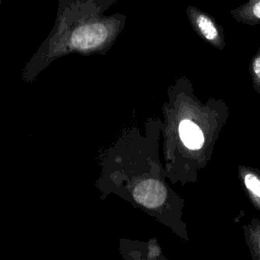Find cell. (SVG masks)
<instances>
[{
    "instance_id": "52a82bcc",
    "label": "cell",
    "mask_w": 260,
    "mask_h": 260,
    "mask_svg": "<svg viewBox=\"0 0 260 260\" xmlns=\"http://www.w3.org/2000/svg\"><path fill=\"white\" fill-rule=\"evenodd\" d=\"M1 3H2V0H0V5H1Z\"/></svg>"
},
{
    "instance_id": "3957f363",
    "label": "cell",
    "mask_w": 260,
    "mask_h": 260,
    "mask_svg": "<svg viewBox=\"0 0 260 260\" xmlns=\"http://www.w3.org/2000/svg\"><path fill=\"white\" fill-rule=\"evenodd\" d=\"M179 136L182 143L189 149H199L204 143V136L197 124L191 120H183L180 122Z\"/></svg>"
},
{
    "instance_id": "277c9868",
    "label": "cell",
    "mask_w": 260,
    "mask_h": 260,
    "mask_svg": "<svg viewBox=\"0 0 260 260\" xmlns=\"http://www.w3.org/2000/svg\"><path fill=\"white\" fill-rule=\"evenodd\" d=\"M237 14L245 19L260 21V0H248L239 7Z\"/></svg>"
},
{
    "instance_id": "5b68a950",
    "label": "cell",
    "mask_w": 260,
    "mask_h": 260,
    "mask_svg": "<svg viewBox=\"0 0 260 260\" xmlns=\"http://www.w3.org/2000/svg\"><path fill=\"white\" fill-rule=\"evenodd\" d=\"M244 182L247 189L256 197L260 198V179L254 174L248 173L244 177Z\"/></svg>"
},
{
    "instance_id": "7a4b0ae2",
    "label": "cell",
    "mask_w": 260,
    "mask_h": 260,
    "mask_svg": "<svg viewBox=\"0 0 260 260\" xmlns=\"http://www.w3.org/2000/svg\"><path fill=\"white\" fill-rule=\"evenodd\" d=\"M187 13L190 18V21L198 30V32L202 36V38L211 43H218V28L215 25L214 21L208 15L198 10L194 6H189L187 8Z\"/></svg>"
},
{
    "instance_id": "ba28073f",
    "label": "cell",
    "mask_w": 260,
    "mask_h": 260,
    "mask_svg": "<svg viewBox=\"0 0 260 260\" xmlns=\"http://www.w3.org/2000/svg\"><path fill=\"white\" fill-rule=\"evenodd\" d=\"M259 248H260V242H259Z\"/></svg>"
},
{
    "instance_id": "8992f818",
    "label": "cell",
    "mask_w": 260,
    "mask_h": 260,
    "mask_svg": "<svg viewBox=\"0 0 260 260\" xmlns=\"http://www.w3.org/2000/svg\"><path fill=\"white\" fill-rule=\"evenodd\" d=\"M253 71L255 75L260 79V57H257L253 62Z\"/></svg>"
},
{
    "instance_id": "6da1fadb",
    "label": "cell",
    "mask_w": 260,
    "mask_h": 260,
    "mask_svg": "<svg viewBox=\"0 0 260 260\" xmlns=\"http://www.w3.org/2000/svg\"><path fill=\"white\" fill-rule=\"evenodd\" d=\"M118 0H58L55 23L26 62L21 80L31 83L52 62L77 53L105 55L125 27L127 16L106 14Z\"/></svg>"
}]
</instances>
